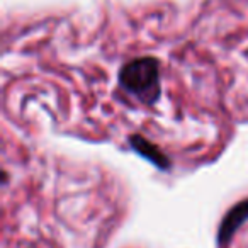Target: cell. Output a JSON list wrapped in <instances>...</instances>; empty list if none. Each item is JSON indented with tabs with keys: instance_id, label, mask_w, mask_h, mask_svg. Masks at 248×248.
<instances>
[{
	"instance_id": "obj_1",
	"label": "cell",
	"mask_w": 248,
	"mask_h": 248,
	"mask_svg": "<svg viewBox=\"0 0 248 248\" xmlns=\"http://www.w3.org/2000/svg\"><path fill=\"white\" fill-rule=\"evenodd\" d=\"M119 85L141 102L155 104L162 93L158 60L145 56L126 63L119 72Z\"/></svg>"
},
{
	"instance_id": "obj_2",
	"label": "cell",
	"mask_w": 248,
	"mask_h": 248,
	"mask_svg": "<svg viewBox=\"0 0 248 248\" xmlns=\"http://www.w3.org/2000/svg\"><path fill=\"white\" fill-rule=\"evenodd\" d=\"M248 219V199L238 202L234 207H231L228 211V214L224 216V219L221 221L219 231H217V238H219V243L224 245L231 236L234 234V231Z\"/></svg>"
},
{
	"instance_id": "obj_3",
	"label": "cell",
	"mask_w": 248,
	"mask_h": 248,
	"mask_svg": "<svg viewBox=\"0 0 248 248\" xmlns=\"http://www.w3.org/2000/svg\"><path fill=\"white\" fill-rule=\"evenodd\" d=\"M129 145L136 153H140L141 156H145L146 160H150L152 163H155L158 169H170V160L163 155V152H160L153 143H150L148 140H145L140 135L129 136Z\"/></svg>"
}]
</instances>
